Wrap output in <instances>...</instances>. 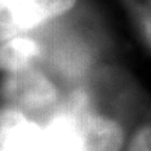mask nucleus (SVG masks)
<instances>
[{
    "instance_id": "obj_1",
    "label": "nucleus",
    "mask_w": 151,
    "mask_h": 151,
    "mask_svg": "<svg viewBox=\"0 0 151 151\" xmlns=\"http://www.w3.org/2000/svg\"><path fill=\"white\" fill-rule=\"evenodd\" d=\"M0 151H78V141L69 113L41 126L16 109H0Z\"/></svg>"
},
{
    "instance_id": "obj_2",
    "label": "nucleus",
    "mask_w": 151,
    "mask_h": 151,
    "mask_svg": "<svg viewBox=\"0 0 151 151\" xmlns=\"http://www.w3.org/2000/svg\"><path fill=\"white\" fill-rule=\"evenodd\" d=\"M77 0H0V43L73 9Z\"/></svg>"
},
{
    "instance_id": "obj_3",
    "label": "nucleus",
    "mask_w": 151,
    "mask_h": 151,
    "mask_svg": "<svg viewBox=\"0 0 151 151\" xmlns=\"http://www.w3.org/2000/svg\"><path fill=\"white\" fill-rule=\"evenodd\" d=\"M69 115L77 136L78 151H120L123 130L115 120L87 108H76Z\"/></svg>"
},
{
    "instance_id": "obj_4",
    "label": "nucleus",
    "mask_w": 151,
    "mask_h": 151,
    "mask_svg": "<svg viewBox=\"0 0 151 151\" xmlns=\"http://www.w3.org/2000/svg\"><path fill=\"white\" fill-rule=\"evenodd\" d=\"M7 92L20 104L43 105L53 101L56 90L43 76L34 71H17L10 78Z\"/></svg>"
},
{
    "instance_id": "obj_5",
    "label": "nucleus",
    "mask_w": 151,
    "mask_h": 151,
    "mask_svg": "<svg viewBox=\"0 0 151 151\" xmlns=\"http://www.w3.org/2000/svg\"><path fill=\"white\" fill-rule=\"evenodd\" d=\"M39 55V46L29 38L16 37L0 43V70H25Z\"/></svg>"
},
{
    "instance_id": "obj_6",
    "label": "nucleus",
    "mask_w": 151,
    "mask_h": 151,
    "mask_svg": "<svg viewBox=\"0 0 151 151\" xmlns=\"http://www.w3.org/2000/svg\"><path fill=\"white\" fill-rule=\"evenodd\" d=\"M127 151H151V124L140 129L130 141Z\"/></svg>"
},
{
    "instance_id": "obj_7",
    "label": "nucleus",
    "mask_w": 151,
    "mask_h": 151,
    "mask_svg": "<svg viewBox=\"0 0 151 151\" xmlns=\"http://www.w3.org/2000/svg\"><path fill=\"white\" fill-rule=\"evenodd\" d=\"M146 31H147V34H148V38H150V41H151V21L146 22Z\"/></svg>"
}]
</instances>
